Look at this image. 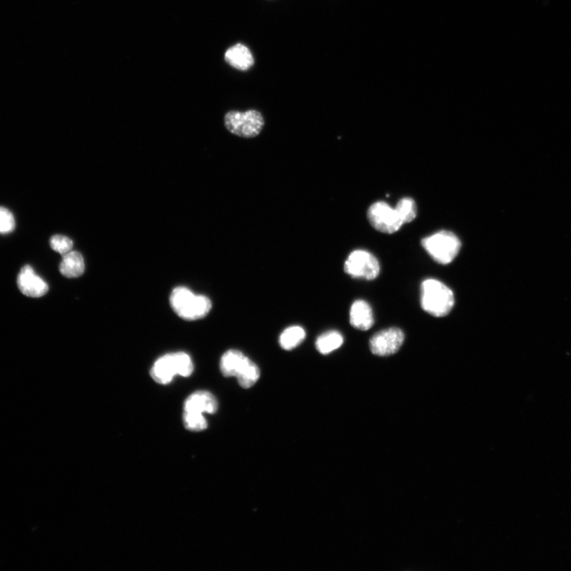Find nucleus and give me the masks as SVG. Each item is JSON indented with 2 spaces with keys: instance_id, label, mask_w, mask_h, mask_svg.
Listing matches in <instances>:
<instances>
[{
  "instance_id": "f257e3e1",
  "label": "nucleus",
  "mask_w": 571,
  "mask_h": 571,
  "mask_svg": "<svg viewBox=\"0 0 571 571\" xmlns=\"http://www.w3.org/2000/svg\"><path fill=\"white\" fill-rule=\"evenodd\" d=\"M420 304L430 315L445 317L455 305L454 293L445 283L428 278L420 286Z\"/></svg>"
},
{
  "instance_id": "f03ea898",
  "label": "nucleus",
  "mask_w": 571,
  "mask_h": 571,
  "mask_svg": "<svg viewBox=\"0 0 571 571\" xmlns=\"http://www.w3.org/2000/svg\"><path fill=\"white\" fill-rule=\"evenodd\" d=\"M170 302L171 308L178 315L188 320L203 318L210 313L212 307L209 298L196 295L183 287L176 288L171 292Z\"/></svg>"
},
{
  "instance_id": "7ed1b4c3",
  "label": "nucleus",
  "mask_w": 571,
  "mask_h": 571,
  "mask_svg": "<svg viewBox=\"0 0 571 571\" xmlns=\"http://www.w3.org/2000/svg\"><path fill=\"white\" fill-rule=\"evenodd\" d=\"M194 370V364L189 355L176 353L164 355L157 360L151 369V376L160 384L167 385L176 375L189 377Z\"/></svg>"
},
{
  "instance_id": "20e7f679",
  "label": "nucleus",
  "mask_w": 571,
  "mask_h": 571,
  "mask_svg": "<svg viewBox=\"0 0 571 571\" xmlns=\"http://www.w3.org/2000/svg\"><path fill=\"white\" fill-rule=\"evenodd\" d=\"M425 251L437 263L446 266L451 263L458 256L461 242L451 231H442L433 233L421 241Z\"/></svg>"
},
{
  "instance_id": "39448f33",
  "label": "nucleus",
  "mask_w": 571,
  "mask_h": 571,
  "mask_svg": "<svg viewBox=\"0 0 571 571\" xmlns=\"http://www.w3.org/2000/svg\"><path fill=\"white\" fill-rule=\"evenodd\" d=\"M224 124L231 133L242 138H254L266 126L263 114L256 110L231 111L226 113Z\"/></svg>"
},
{
  "instance_id": "423d86ee",
  "label": "nucleus",
  "mask_w": 571,
  "mask_h": 571,
  "mask_svg": "<svg viewBox=\"0 0 571 571\" xmlns=\"http://www.w3.org/2000/svg\"><path fill=\"white\" fill-rule=\"evenodd\" d=\"M345 273L354 278L374 281L380 274V263L367 250L356 249L350 253L344 264Z\"/></svg>"
},
{
  "instance_id": "0eeeda50",
  "label": "nucleus",
  "mask_w": 571,
  "mask_h": 571,
  "mask_svg": "<svg viewBox=\"0 0 571 571\" xmlns=\"http://www.w3.org/2000/svg\"><path fill=\"white\" fill-rule=\"evenodd\" d=\"M367 216L371 226L383 233H395L404 225L395 207H392L383 201L370 205Z\"/></svg>"
},
{
  "instance_id": "6e6552de",
  "label": "nucleus",
  "mask_w": 571,
  "mask_h": 571,
  "mask_svg": "<svg viewBox=\"0 0 571 571\" xmlns=\"http://www.w3.org/2000/svg\"><path fill=\"white\" fill-rule=\"evenodd\" d=\"M405 334L398 328H385L375 333L370 340V352L378 356L397 353L403 345Z\"/></svg>"
},
{
  "instance_id": "1a4fd4ad",
  "label": "nucleus",
  "mask_w": 571,
  "mask_h": 571,
  "mask_svg": "<svg viewBox=\"0 0 571 571\" xmlns=\"http://www.w3.org/2000/svg\"><path fill=\"white\" fill-rule=\"evenodd\" d=\"M17 283L20 291L27 297L40 298L44 296L49 290L48 284L35 273L30 266H26L21 269Z\"/></svg>"
},
{
  "instance_id": "9d476101",
  "label": "nucleus",
  "mask_w": 571,
  "mask_h": 571,
  "mask_svg": "<svg viewBox=\"0 0 571 571\" xmlns=\"http://www.w3.org/2000/svg\"><path fill=\"white\" fill-rule=\"evenodd\" d=\"M374 323L373 310L369 303L364 300H356L350 309V323L356 330L367 331Z\"/></svg>"
},
{
  "instance_id": "9b49d317",
  "label": "nucleus",
  "mask_w": 571,
  "mask_h": 571,
  "mask_svg": "<svg viewBox=\"0 0 571 571\" xmlns=\"http://www.w3.org/2000/svg\"><path fill=\"white\" fill-rule=\"evenodd\" d=\"M218 410V402L211 393L199 390L193 393L184 403V412L214 413Z\"/></svg>"
},
{
  "instance_id": "f8f14e48",
  "label": "nucleus",
  "mask_w": 571,
  "mask_h": 571,
  "mask_svg": "<svg viewBox=\"0 0 571 571\" xmlns=\"http://www.w3.org/2000/svg\"><path fill=\"white\" fill-rule=\"evenodd\" d=\"M248 359V357L239 350H228L221 356L220 361L221 373L227 378L237 377Z\"/></svg>"
},
{
  "instance_id": "ddd939ff",
  "label": "nucleus",
  "mask_w": 571,
  "mask_h": 571,
  "mask_svg": "<svg viewBox=\"0 0 571 571\" xmlns=\"http://www.w3.org/2000/svg\"><path fill=\"white\" fill-rule=\"evenodd\" d=\"M225 59L230 66L241 71L249 69L254 64L253 54L246 46L241 44L228 49Z\"/></svg>"
},
{
  "instance_id": "4468645a",
  "label": "nucleus",
  "mask_w": 571,
  "mask_h": 571,
  "mask_svg": "<svg viewBox=\"0 0 571 571\" xmlns=\"http://www.w3.org/2000/svg\"><path fill=\"white\" fill-rule=\"evenodd\" d=\"M85 268L83 256L76 251L63 255L60 263L61 273L67 278H77L83 275Z\"/></svg>"
},
{
  "instance_id": "2eb2a0df",
  "label": "nucleus",
  "mask_w": 571,
  "mask_h": 571,
  "mask_svg": "<svg viewBox=\"0 0 571 571\" xmlns=\"http://www.w3.org/2000/svg\"><path fill=\"white\" fill-rule=\"evenodd\" d=\"M343 343H344V338L342 334L338 331L330 330L320 335L315 345L320 354L328 355L340 348Z\"/></svg>"
},
{
  "instance_id": "dca6fc26",
  "label": "nucleus",
  "mask_w": 571,
  "mask_h": 571,
  "mask_svg": "<svg viewBox=\"0 0 571 571\" xmlns=\"http://www.w3.org/2000/svg\"><path fill=\"white\" fill-rule=\"evenodd\" d=\"M305 338L304 328L299 325L290 326L281 333L280 345L284 350H292L297 348Z\"/></svg>"
},
{
  "instance_id": "f3484780",
  "label": "nucleus",
  "mask_w": 571,
  "mask_h": 571,
  "mask_svg": "<svg viewBox=\"0 0 571 571\" xmlns=\"http://www.w3.org/2000/svg\"><path fill=\"white\" fill-rule=\"evenodd\" d=\"M261 377V370L257 364L248 359L246 365L243 367L241 373L236 378H238V383L241 388H251Z\"/></svg>"
},
{
  "instance_id": "a211bd4d",
  "label": "nucleus",
  "mask_w": 571,
  "mask_h": 571,
  "mask_svg": "<svg viewBox=\"0 0 571 571\" xmlns=\"http://www.w3.org/2000/svg\"><path fill=\"white\" fill-rule=\"evenodd\" d=\"M395 209L404 224L411 223L417 217V206L411 198L400 199Z\"/></svg>"
},
{
  "instance_id": "6ab92c4d",
  "label": "nucleus",
  "mask_w": 571,
  "mask_h": 571,
  "mask_svg": "<svg viewBox=\"0 0 571 571\" xmlns=\"http://www.w3.org/2000/svg\"><path fill=\"white\" fill-rule=\"evenodd\" d=\"M183 421L186 428L193 432L203 431L208 427L203 413L184 412Z\"/></svg>"
},
{
  "instance_id": "aec40b11",
  "label": "nucleus",
  "mask_w": 571,
  "mask_h": 571,
  "mask_svg": "<svg viewBox=\"0 0 571 571\" xmlns=\"http://www.w3.org/2000/svg\"><path fill=\"white\" fill-rule=\"evenodd\" d=\"M50 246L55 252L63 256L71 251L74 242L66 236L55 235L50 239Z\"/></svg>"
},
{
  "instance_id": "412c9836",
  "label": "nucleus",
  "mask_w": 571,
  "mask_h": 571,
  "mask_svg": "<svg viewBox=\"0 0 571 571\" xmlns=\"http://www.w3.org/2000/svg\"><path fill=\"white\" fill-rule=\"evenodd\" d=\"M14 226H16V221H14L12 213L4 207H0V233L12 232Z\"/></svg>"
}]
</instances>
